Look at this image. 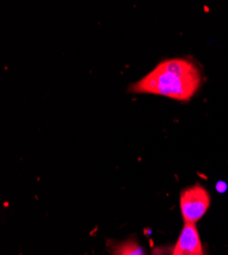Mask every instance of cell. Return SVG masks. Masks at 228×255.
Instances as JSON below:
<instances>
[{"label":"cell","mask_w":228,"mask_h":255,"mask_svg":"<svg viewBox=\"0 0 228 255\" xmlns=\"http://www.w3.org/2000/svg\"><path fill=\"white\" fill-rule=\"evenodd\" d=\"M202 85V75L195 63L184 58L160 62L148 75L129 87L132 93L156 94L178 101H189Z\"/></svg>","instance_id":"obj_1"},{"label":"cell","mask_w":228,"mask_h":255,"mask_svg":"<svg viewBox=\"0 0 228 255\" xmlns=\"http://www.w3.org/2000/svg\"><path fill=\"white\" fill-rule=\"evenodd\" d=\"M211 197L200 184L184 189L180 194V210L185 224H196L208 210Z\"/></svg>","instance_id":"obj_2"},{"label":"cell","mask_w":228,"mask_h":255,"mask_svg":"<svg viewBox=\"0 0 228 255\" xmlns=\"http://www.w3.org/2000/svg\"><path fill=\"white\" fill-rule=\"evenodd\" d=\"M172 255H204L196 224H184Z\"/></svg>","instance_id":"obj_3"},{"label":"cell","mask_w":228,"mask_h":255,"mask_svg":"<svg viewBox=\"0 0 228 255\" xmlns=\"http://www.w3.org/2000/svg\"><path fill=\"white\" fill-rule=\"evenodd\" d=\"M113 255H144V252L136 241L126 240L115 247Z\"/></svg>","instance_id":"obj_4"}]
</instances>
